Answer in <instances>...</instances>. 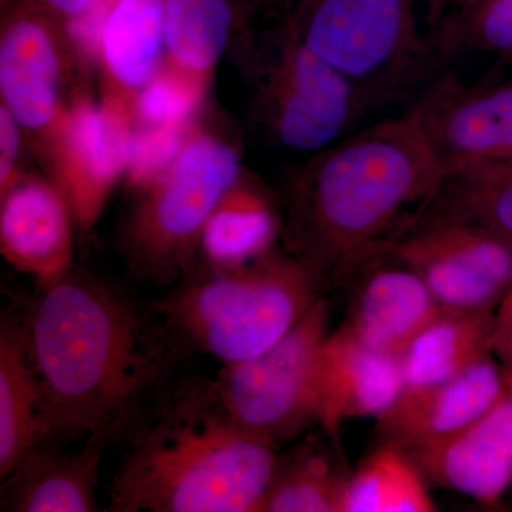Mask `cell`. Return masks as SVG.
<instances>
[{
    "instance_id": "1",
    "label": "cell",
    "mask_w": 512,
    "mask_h": 512,
    "mask_svg": "<svg viewBox=\"0 0 512 512\" xmlns=\"http://www.w3.org/2000/svg\"><path fill=\"white\" fill-rule=\"evenodd\" d=\"M57 439L128 441L171 389L184 355L151 305L67 272L13 313Z\"/></svg>"
},
{
    "instance_id": "2",
    "label": "cell",
    "mask_w": 512,
    "mask_h": 512,
    "mask_svg": "<svg viewBox=\"0 0 512 512\" xmlns=\"http://www.w3.org/2000/svg\"><path fill=\"white\" fill-rule=\"evenodd\" d=\"M446 175L409 114L319 151L289 181L286 252L326 286L382 261L424 217Z\"/></svg>"
},
{
    "instance_id": "3",
    "label": "cell",
    "mask_w": 512,
    "mask_h": 512,
    "mask_svg": "<svg viewBox=\"0 0 512 512\" xmlns=\"http://www.w3.org/2000/svg\"><path fill=\"white\" fill-rule=\"evenodd\" d=\"M116 512H259L276 448L229 416L212 380L173 384L130 440Z\"/></svg>"
},
{
    "instance_id": "4",
    "label": "cell",
    "mask_w": 512,
    "mask_h": 512,
    "mask_svg": "<svg viewBox=\"0 0 512 512\" xmlns=\"http://www.w3.org/2000/svg\"><path fill=\"white\" fill-rule=\"evenodd\" d=\"M322 291L301 261L275 249L234 268L197 265L151 308L184 357L204 353L231 365L284 338Z\"/></svg>"
},
{
    "instance_id": "5",
    "label": "cell",
    "mask_w": 512,
    "mask_h": 512,
    "mask_svg": "<svg viewBox=\"0 0 512 512\" xmlns=\"http://www.w3.org/2000/svg\"><path fill=\"white\" fill-rule=\"evenodd\" d=\"M242 177L234 143L198 123L183 153L140 198L121 225L119 245L138 281L177 285L197 266L202 231Z\"/></svg>"
},
{
    "instance_id": "6",
    "label": "cell",
    "mask_w": 512,
    "mask_h": 512,
    "mask_svg": "<svg viewBox=\"0 0 512 512\" xmlns=\"http://www.w3.org/2000/svg\"><path fill=\"white\" fill-rule=\"evenodd\" d=\"M421 0H299L291 22L309 49L345 74L373 106L392 100L423 70Z\"/></svg>"
},
{
    "instance_id": "7",
    "label": "cell",
    "mask_w": 512,
    "mask_h": 512,
    "mask_svg": "<svg viewBox=\"0 0 512 512\" xmlns=\"http://www.w3.org/2000/svg\"><path fill=\"white\" fill-rule=\"evenodd\" d=\"M329 319L322 296L275 345L224 365L212 380L229 416L276 450L318 424V363Z\"/></svg>"
},
{
    "instance_id": "8",
    "label": "cell",
    "mask_w": 512,
    "mask_h": 512,
    "mask_svg": "<svg viewBox=\"0 0 512 512\" xmlns=\"http://www.w3.org/2000/svg\"><path fill=\"white\" fill-rule=\"evenodd\" d=\"M256 94L268 133L295 151L333 146L372 107L355 83L302 42L292 22L266 60Z\"/></svg>"
},
{
    "instance_id": "9",
    "label": "cell",
    "mask_w": 512,
    "mask_h": 512,
    "mask_svg": "<svg viewBox=\"0 0 512 512\" xmlns=\"http://www.w3.org/2000/svg\"><path fill=\"white\" fill-rule=\"evenodd\" d=\"M386 258L419 275L446 311L494 312L512 289V239L457 218L424 214Z\"/></svg>"
},
{
    "instance_id": "10",
    "label": "cell",
    "mask_w": 512,
    "mask_h": 512,
    "mask_svg": "<svg viewBox=\"0 0 512 512\" xmlns=\"http://www.w3.org/2000/svg\"><path fill=\"white\" fill-rule=\"evenodd\" d=\"M131 128L130 107L123 101L76 93L45 137L52 181L82 238L96 227L114 188L124 180Z\"/></svg>"
},
{
    "instance_id": "11",
    "label": "cell",
    "mask_w": 512,
    "mask_h": 512,
    "mask_svg": "<svg viewBox=\"0 0 512 512\" xmlns=\"http://www.w3.org/2000/svg\"><path fill=\"white\" fill-rule=\"evenodd\" d=\"M407 114L446 181L512 160V80L467 86L448 76Z\"/></svg>"
},
{
    "instance_id": "12",
    "label": "cell",
    "mask_w": 512,
    "mask_h": 512,
    "mask_svg": "<svg viewBox=\"0 0 512 512\" xmlns=\"http://www.w3.org/2000/svg\"><path fill=\"white\" fill-rule=\"evenodd\" d=\"M70 59L76 57L57 20L30 0L10 10L0 36V94L23 131L45 138L62 116Z\"/></svg>"
},
{
    "instance_id": "13",
    "label": "cell",
    "mask_w": 512,
    "mask_h": 512,
    "mask_svg": "<svg viewBox=\"0 0 512 512\" xmlns=\"http://www.w3.org/2000/svg\"><path fill=\"white\" fill-rule=\"evenodd\" d=\"M167 0H103L82 19L63 26L84 67L103 73L104 94L131 106L165 60Z\"/></svg>"
},
{
    "instance_id": "14",
    "label": "cell",
    "mask_w": 512,
    "mask_h": 512,
    "mask_svg": "<svg viewBox=\"0 0 512 512\" xmlns=\"http://www.w3.org/2000/svg\"><path fill=\"white\" fill-rule=\"evenodd\" d=\"M504 389L503 366L493 356L446 382L403 389L376 419L379 444L406 454L437 446L483 416Z\"/></svg>"
},
{
    "instance_id": "15",
    "label": "cell",
    "mask_w": 512,
    "mask_h": 512,
    "mask_svg": "<svg viewBox=\"0 0 512 512\" xmlns=\"http://www.w3.org/2000/svg\"><path fill=\"white\" fill-rule=\"evenodd\" d=\"M74 231L72 211L52 180L20 174L0 195V251L37 284L72 271Z\"/></svg>"
},
{
    "instance_id": "16",
    "label": "cell",
    "mask_w": 512,
    "mask_h": 512,
    "mask_svg": "<svg viewBox=\"0 0 512 512\" xmlns=\"http://www.w3.org/2000/svg\"><path fill=\"white\" fill-rule=\"evenodd\" d=\"M409 456L429 484L483 505L497 504L512 487V393L505 387L466 429Z\"/></svg>"
},
{
    "instance_id": "17",
    "label": "cell",
    "mask_w": 512,
    "mask_h": 512,
    "mask_svg": "<svg viewBox=\"0 0 512 512\" xmlns=\"http://www.w3.org/2000/svg\"><path fill=\"white\" fill-rule=\"evenodd\" d=\"M399 356L363 345L343 330L329 333L318 363V424L333 440L348 420L379 419L403 390Z\"/></svg>"
},
{
    "instance_id": "18",
    "label": "cell",
    "mask_w": 512,
    "mask_h": 512,
    "mask_svg": "<svg viewBox=\"0 0 512 512\" xmlns=\"http://www.w3.org/2000/svg\"><path fill=\"white\" fill-rule=\"evenodd\" d=\"M352 282L355 291L339 329L387 355L402 356L443 311L423 279L390 258L370 265Z\"/></svg>"
},
{
    "instance_id": "19",
    "label": "cell",
    "mask_w": 512,
    "mask_h": 512,
    "mask_svg": "<svg viewBox=\"0 0 512 512\" xmlns=\"http://www.w3.org/2000/svg\"><path fill=\"white\" fill-rule=\"evenodd\" d=\"M66 443L69 441L47 439L20 457L2 478V511H99L100 466L110 444L90 436L82 447L69 451L64 448Z\"/></svg>"
},
{
    "instance_id": "20",
    "label": "cell",
    "mask_w": 512,
    "mask_h": 512,
    "mask_svg": "<svg viewBox=\"0 0 512 512\" xmlns=\"http://www.w3.org/2000/svg\"><path fill=\"white\" fill-rule=\"evenodd\" d=\"M47 439H57L30 363L18 322L3 313L0 322V478L20 457Z\"/></svg>"
},
{
    "instance_id": "21",
    "label": "cell",
    "mask_w": 512,
    "mask_h": 512,
    "mask_svg": "<svg viewBox=\"0 0 512 512\" xmlns=\"http://www.w3.org/2000/svg\"><path fill=\"white\" fill-rule=\"evenodd\" d=\"M282 217L264 188L242 174L214 208L200 241L204 265L234 268L275 251Z\"/></svg>"
},
{
    "instance_id": "22",
    "label": "cell",
    "mask_w": 512,
    "mask_h": 512,
    "mask_svg": "<svg viewBox=\"0 0 512 512\" xmlns=\"http://www.w3.org/2000/svg\"><path fill=\"white\" fill-rule=\"evenodd\" d=\"M494 312L443 309L400 356L403 389L446 382L491 356Z\"/></svg>"
},
{
    "instance_id": "23",
    "label": "cell",
    "mask_w": 512,
    "mask_h": 512,
    "mask_svg": "<svg viewBox=\"0 0 512 512\" xmlns=\"http://www.w3.org/2000/svg\"><path fill=\"white\" fill-rule=\"evenodd\" d=\"M429 485L409 454L379 444L346 478L339 512L436 511Z\"/></svg>"
},
{
    "instance_id": "24",
    "label": "cell",
    "mask_w": 512,
    "mask_h": 512,
    "mask_svg": "<svg viewBox=\"0 0 512 512\" xmlns=\"http://www.w3.org/2000/svg\"><path fill=\"white\" fill-rule=\"evenodd\" d=\"M234 0H167L165 60L211 80L234 29Z\"/></svg>"
},
{
    "instance_id": "25",
    "label": "cell",
    "mask_w": 512,
    "mask_h": 512,
    "mask_svg": "<svg viewBox=\"0 0 512 512\" xmlns=\"http://www.w3.org/2000/svg\"><path fill=\"white\" fill-rule=\"evenodd\" d=\"M348 476L315 447L296 448L278 457L259 512H339Z\"/></svg>"
},
{
    "instance_id": "26",
    "label": "cell",
    "mask_w": 512,
    "mask_h": 512,
    "mask_svg": "<svg viewBox=\"0 0 512 512\" xmlns=\"http://www.w3.org/2000/svg\"><path fill=\"white\" fill-rule=\"evenodd\" d=\"M426 214L473 222L512 239V160L448 178Z\"/></svg>"
},
{
    "instance_id": "27",
    "label": "cell",
    "mask_w": 512,
    "mask_h": 512,
    "mask_svg": "<svg viewBox=\"0 0 512 512\" xmlns=\"http://www.w3.org/2000/svg\"><path fill=\"white\" fill-rule=\"evenodd\" d=\"M443 55L463 52L512 56V0H467L431 35Z\"/></svg>"
},
{
    "instance_id": "28",
    "label": "cell",
    "mask_w": 512,
    "mask_h": 512,
    "mask_svg": "<svg viewBox=\"0 0 512 512\" xmlns=\"http://www.w3.org/2000/svg\"><path fill=\"white\" fill-rule=\"evenodd\" d=\"M210 79L185 72L164 60L163 66L131 101L138 126L192 123L207 99Z\"/></svg>"
},
{
    "instance_id": "29",
    "label": "cell",
    "mask_w": 512,
    "mask_h": 512,
    "mask_svg": "<svg viewBox=\"0 0 512 512\" xmlns=\"http://www.w3.org/2000/svg\"><path fill=\"white\" fill-rule=\"evenodd\" d=\"M197 126L198 121L165 126L133 123L124 173L128 187L143 192L157 183L181 156Z\"/></svg>"
},
{
    "instance_id": "30",
    "label": "cell",
    "mask_w": 512,
    "mask_h": 512,
    "mask_svg": "<svg viewBox=\"0 0 512 512\" xmlns=\"http://www.w3.org/2000/svg\"><path fill=\"white\" fill-rule=\"evenodd\" d=\"M22 131L13 114L0 106V195L5 194L22 174L18 170Z\"/></svg>"
},
{
    "instance_id": "31",
    "label": "cell",
    "mask_w": 512,
    "mask_h": 512,
    "mask_svg": "<svg viewBox=\"0 0 512 512\" xmlns=\"http://www.w3.org/2000/svg\"><path fill=\"white\" fill-rule=\"evenodd\" d=\"M64 26L92 13L103 0H30Z\"/></svg>"
},
{
    "instance_id": "32",
    "label": "cell",
    "mask_w": 512,
    "mask_h": 512,
    "mask_svg": "<svg viewBox=\"0 0 512 512\" xmlns=\"http://www.w3.org/2000/svg\"><path fill=\"white\" fill-rule=\"evenodd\" d=\"M493 349L501 360L512 359V289L494 312Z\"/></svg>"
},
{
    "instance_id": "33",
    "label": "cell",
    "mask_w": 512,
    "mask_h": 512,
    "mask_svg": "<svg viewBox=\"0 0 512 512\" xmlns=\"http://www.w3.org/2000/svg\"><path fill=\"white\" fill-rule=\"evenodd\" d=\"M466 2L467 0H421L431 35L436 32L437 28L451 13L456 12Z\"/></svg>"
},
{
    "instance_id": "34",
    "label": "cell",
    "mask_w": 512,
    "mask_h": 512,
    "mask_svg": "<svg viewBox=\"0 0 512 512\" xmlns=\"http://www.w3.org/2000/svg\"><path fill=\"white\" fill-rule=\"evenodd\" d=\"M505 387L512 393V359L503 360Z\"/></svg>"
},
{
    "instance_id": "35",
    "label": "cell",
    "mask_w": 512,
    "mask_h": 512,
    "mask_svg": "<svg viewBox=\"0 0 512 512\" xmlns=\"http://www.w3.org/2000/svg\"><path fill=\"white\" fill-rule=\"evenodd\" d=\"M262 2L268 6H285L288 5V3H291L292 0H262Z\"/></svg>"
}]
</instances>
